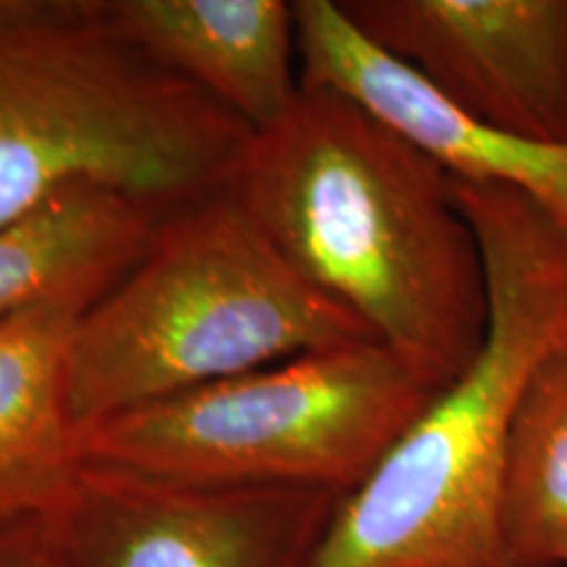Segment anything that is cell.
<instances>
[{
	"mask_svg": "<svg viewBox=\"0 0 567 567\" xmlns=\"http://www.w3.org/2000/svg\"><path fill=\"white\" fill-rule=\"evenodd\" d=\"M229 189L287 260L439 389L488 334V274L452 176L344 95L300 84Z\"/></svg>",
	"mask_w": 567,
	"mask_h": 567,
	"instance_id": "cell-1",
	"label": "cell"
},
{
	"mask_svg": "<svg viewBox=\"0 0 567 567\" xmlns=\"http://www.w3.org/2000/svg\"><path fill=\"white\" fill-rule=\"evenodd\" d=\"M452 189L486 260V344L342 496L310 567H515L502 530L509 425L530 371L567 342V234L509 189Z\"/></svg>",
	"mask_w": 567,
	"mask_h": 567,
	"instance_id": "cell-2",
	"label": "cell"
},
{
	"mask_svg": "<svg viewBox=\"0 0 567 567\" xmlns=\"http://www.w3.org/2000/svg\"><path fill=\"white\" fill-rule=\"evenodd\" d=\"M247 137L113 30L105 0H0V229L76 184L172 216L229 187Z\"/></svg>",
	"mask_w": 567,
	"mask_h": 567,
	"instance_id": "cell-3",
	"label": "cell"
},
{
	"mask_svg": "<svg viewBox=\"0 0 567 567\" xmlns=\"http://www.w3.org/2000/svg\"><path fill=\"white\" fill-rule=\"evenodd\" d=\"M375 342L313 287L229 187L172 213L69 344L76 429L258 368Z\"/></svg>",
	"mask_w": 567,
	"mask_h": 567,
	"instance_id": "cell-4",
	"label": "cell"
},
{
	"mask_svg": "<svg viewBox=\"0 0 567 567\" xmlns=\"http://www.w3.org/2000/svg\"><path fill=\"white\" fill-rule=\"evenodd\" d=\"M442 392L381 342L258 368L76 429L84 465L354 492Z\"/></svg>",
	"mask_w": 567,
	"mask_h": 567,
	"instance_id": "cell-5",
	"label": "cell"
},
{
	"mask_svg": "<svg viewBox=\"0 0 567 567\" xmlns=\"http://www.w3.org/2000/svg\"><path fill=\"white\" fill-rule=\"evenodd\" d=\"M342 496L80 467L55 513L69 567H310Z\"/></svg>",
	"mask_w": 567,
	"mask_h": 567,
	"instance_id": "cell-6",
	"label": "cell"
},
{
	"mask_svg": "<svg viewBox=\"0 0 567 567\" xmlns=\"http://www.w3.org/2000/svg\"><path fill=\"white\" fill-rule=\"evenodd\" d=\"M373 45L455 109L567 142V0H339Z\"/></svg>",
	"mask_w": 567,
	"mask_h": 567,
	"instance_id": "cell-7",
	"label": "cell"
},
{
	"mask_svg": "<svg viewBox=\"0 0 567 567\" xmlns=\"http://www.w3.org/2000/svg\"><path fill=\"white\" fill-rule=\"evenodd\" d=\"M292 9L300 84L339 92L421 147L452 179L509 189L567 234V142L517 137L465 116L373 45L339 0H295Z\"/></svg>",
	"mask_w": 567,
	"mask_h": 567,
	"instance_id": "cell-8",
	"label": "cell"
},
{
	"mask_svg": "<svg viewBox=\"0 0 567 567\" xmlns=\"http://www.w3.org/2000/svg\"><path fill=\"white\" fill-rule=\"evenodd\" d=\"M130 45L260 132L300 92L297 24L284 0H105Z\"/></svg>",
	"mask_w": 567,
	"mask_h": 567,
	"instance_id": "cell-9",
	"label": "cell"
},
{
	"mask_svg": "<svg viewBox=\"0 0 567 567\" xmlns=\"http://www.w3.org/2000/svg\"><path fill=\"white\" fill-rule=\"evenodd\" d=\"M82 297H55L0 323V526L55 515L80 476L69 344Z\"/></svg>",
	"mask_w": 567,
	"mask_h": 567,
	"instance_id": "cell-10",
	"label": "cell"
},
{
	"mask_svg": "<svg viewBox=\"0 0 567 567\" xmlns=\"http://www.w3.org/2000/svg\"><path fill=\"white\" fill-rule=\"evenodd\" d=\"M166 213L76 184L0 229V323L55 297L95 302L142 258Z\"/></svg>",
	"mask_w": 567,
	"mask_h": 567,
	"instance_id": "cell-11",
	"label": "cell"
},
{
	"mask_svg": "<svg viewBox=\"0 0 567 567\" xmlns=\"http://www.w3.org/2000/svg\"><path fill=\"white\" fill-rule=\"evenodd\" d=\"M502 530L515 567H559L567 542V342L538 360L517 400Z\"/></svg>",
	"mask_w": 567,
	"mask_h": 567,
	"instance_id": "cell-12",
	"label": "cell"
},
{
	"mask_svg": "<svg viewBox=\"0 0 567 567\" xmlns=\"http://www.w3.org/2000/svg\"><path fill=\"white\" fill-rule=\"evenodd\" d=\"M0 567H69L55 515L0 526Z\"/></svg>",
	"mask_w": 567,
	"mask_h": 567,
	"instance_id": "cell-13",
	"label": "cell"
},
{
	"mask_svg": "<svg viewBox=\"0 0 567 567\" xmlns=\"http://www.w3.org/2000/svg\"><path fill=\"white\" fill-rule=\"evenodd\" d=\"M559 567H567V542H565L563 551H559Z\"/></svg>",
	"mask_w": 567,
	"mask_h": 567,
	"instance_id": "cell-14",
	"label": "cell"
}]
</instances>
